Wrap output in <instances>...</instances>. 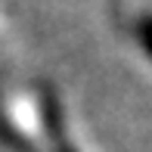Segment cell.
<instances>
[{
    "label": "cell",
    "mask_w": 152,
    "mask_h": 152,
    "mask_svg": "<svg viewBox=\"0 0 152 152\" xmlns=\"http://www.w3.org/2000/svg\"><path fill=\"white\" fill-rule=\"evenodd\" d=\"M0 140H3V146H12L16 152H37L28 140H25V137H19V134H16V130H12L3 118H0Z\"/></svg>",
    "instance_id": "1"
},
{
    "label": "cell",
    "mask_w": 152,
    "mask_h": 152,
    "mask_svg": "<svg viewBox=\"0 0 152 152\" xmlns=\"http://www.w3.org/2000/svg\"><path fill=\"white\" fill-rule=\"evenodd\" d=\"M137 40H140V47L146 50V56L152 59V12H143V16L137 19Z\"/></svg>",
    "instance_id": "2"
},
{
    "label": "cell",
    "mask_w": 152,
    "mask_h": 152,
    "mask_svg": "<svg viewBox=\"0 0 152 152\" xmlns=\"http://www.w3.org/2000/svg\"><path fill=\"white\" fill-rule=\"evenodd\" d=\"M56 152H75V146H72V143H65V140L59 137V140H56Z\"/></svg>",
    "instance_id": "3"
}]
</instances>
